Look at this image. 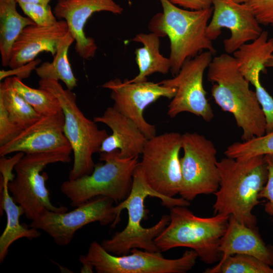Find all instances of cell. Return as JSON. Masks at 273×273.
I'll return each mask as SVG.
<instances>
[{"instance_id": "2e32d148", "label": "cell", "mask_w": 273, "mask_h": 273, "mask_svg": "<svg viewBox=\"0 0 273 273\" xmlns=\"http://www.w3.org/2000/svg\"><path fill=\"white\" fill-rule=\"evenodd\" d=\"M123 9L114 0H58L53 10L57 18L65 20L74 38L75 50L82 58H93L98 47L94 38L86 36L84 27L96 12L106 11L116 15Z\"/></svg>"}, {"instance_id": "9a60e30c", "label": "cell", "mask_w": 273, "mask_h": 273, "mask_svg": "<svg viewBox=\"0 0 273 273\" xmlns=\"http://www.w3.org/2000/svg\"><path fill=\"white\" fill-rule=\"evenodd\" d=\"M213 12L206 34L211 40L228 29L230 36L223 40L226 53L233 54L241 46L257 38L263 31L250 9L233 0H212Z\"/></svg>"}, {"instance_id": "3957f363", "label": "cell", "mask_w": 273, "mask_h": 273, "mask_svg": "<svg viewBox=\"0 0 273 273\" xmlns=\"http://www.w3.org/2000/svg\"><path fill=\"white\" fill-rule=\"evenodd\" d=\"M148 196L159 198L164 206L169 208L177 206L187 207L190 204V201L181 197L167 199L155 192L147 183L139 163L133 173L132 187L128 196L115 206L119 220L121 211L127 210V224L122 231L101 243L108 252L117 255H125L134 248L150 252H160L154 240L169 224L170 216L163 215L154 225L143 227L141 222L147 215L145 200Z\"/></svg>"}, {"instance_id": "4dcf8cb0", "label": "cell", "mask_w": 273, "mask_h": 273, "mask_svg": "<svg viewBox=\"0 0 273 273\" xmlns=\"http://www.w3.org/2000/svg\"><path fill=\"white\" fill-rule=\"evenodd\" d=\"M23 13L36 25L47 26L55 24L58 20L50 6L31 4H18Z\"/></svg>"}, {"instance_id": "7a4b0ae2", "label": "cell", "mask_w": 273, "mask_h": 273, "mask_svg": "<svg viewBox=\"0 0 273 273\" xmlns=\"http://www.w3.org/2000/svg\"><path fill=\"white\" fill-rule=\"evenodd\" d=\"M217 165L220 180L214 194V214L233 215L247 226H255L252 210L260 203L259 194L267 179L264 156L242 160L226 157Z\"/></svg>"}, {"instance_id": "8d00e7d4", "label": "cell", "mask_w": 273, "mask_h": 273, "mask_svg": "<svg viewBox=\"0 0 273 273\" xmlns=\"http://www.w3.org/2000/svg\"><path fill=\"white\" fill-rule=\"evenodd\" d=\"M18 4H31L41 5L43 6L49 5L52 0H15Z\"/></svg>"}, {"instance_id": "ac0fdd59", "label": "cell", "mask_w": 273, "mask_h": 273, "mask_svg": "<svg viewBox=\"0 0 273 273\" xmlns=\"http://www.w3.org/2000/svg\"><path fill=\"white\" fill-rule=\"evenodd\" d=\"M68 31L67 23L64 20L50 26L34 24L26 27L12 47L8 66L12 69L23 67L41 52L54 56L60 40Z\"/></svg>"}, {"instance_id": "5b68a950", "label": "cell", "mask_w": 273, "mask_h": 273, "mask_svg": "<svg viewBox=\"0 0 273 273\" xmlns=\"http://www.w3.org/2000/svg\"><path fill=\"white\" fill-rule=\"evenodd\" d=\"M169 216V224L154 240L160 252L188 247L195 251L205 263L220 260L219 245L230 216L217 214L210 217H199L181 206L170 208Z\"/></svg>"}, {"instance_id": "83f0119b", "label": "cell", "mask_w": 273, "mask_h": 273, "mask_svg": "<svg viewBox=\"0 0 273 273\" xmlns=\"http://www.w3.org/2000/svg\"><path fill=\"white\" fill-rule=\"evenodd\" d=\"M205 273H273V268L264 261L251 255L236 254L221 259Z\"/></svg>"}, {"instance_id": "4fadbf2b", "label": "cell", "mask_w": 273, "mask_h": 273, "mask_svg": "<svg viewBox=\"0 0 273 273\" xmlns=\"http://www.w3.org/2000/svg\"><path fill=\"white\" fill-rule=\"evenodd\" d=\"M213 54L204 51L186 61L179 72L172 78L159 83L176 89L175 96L168 106L167 115L174 118L183 112H189L201 117L206 122L214 117L211 105L206 97L203 86L205 70L212 59Z\"/></svg>"}, {"instance_id": "8fae6325", "label": "cell", "mask_w": 273, "mask_h": 273, "mask_svg": "<svg viewBox=\"0 0 273 273\" xmlns=\"http://www.w3.org/2000/svg\"><path fill=\"white\" fill-rule=\"evenodd\" d=\"M181 135L169 132L148 139L139 162L150 187L167 199L179 194L181 189Z\"/></svg>"}, {"instance_id": "ba28073f", "label": "cell", "mask_w": 273, "mask_h": 273, "mask_svg": "<svg viewBox=\"0 0 273 273\" xmlns=\"http://www.w3.org/2000/svg\"><path fill=\"white\" fill-rule=\"evenodd\" d=\"M72 150L25 154L14 167L15 174L8 183V189L14 201L21 206L24 215L31 221L37 218L46 210L62 213L68 211L65 206L54 205L46 185L48 175L41 174L51 164L71 161Z\"/></svg>"}, {"instance_id": "ffe728a7", "label": "cell", "mask_w": 273, "mask_h": 273, "mask_svg": "<svg viewBox=\"0 0 273 273\" xmlns=\"http://www.w3.org/2000/svg\"><path fill=\"white\" fill-rule=\"evenodd\" d=\"M93 120L105 124L112 132L102 142L99 153L118 150L120 157L124 158L142 155L148 139L132 120L113 107L107 108L102 115Z\"/></svg>"}, {"instance_id": "8992f818", "label": "cell", "mask_w": 273, "mask_h": 273, "mask_svg": "<svg viewBox=\"0 0 273 273\" xmlns=\"http://www.w3.org/2000/svg\"><path fill=\"white\" fill-rule=\"evenodd\" d=\"M38 85L56 97L64 115L63 131L72 147L74 158L68 179L90 174L95 165L93 155L99 153L102 142L109 134L83 114L77 106L75 94L64 89L59 80L40 79Z\"/></svg>"}, {"instance_id": "f546056e", "label": "cell", "mask_w": 273, "mask_h": 273, "mask_svg": "<svg viewBox=\"0 0 273 273\" xmlns=\"http://www.w3.org/2000/svg\"><path fill=\"white\" fill-rule=\"evenodd\" d=\"M260 73H256L250 80V83L255 87L257 100L265 118L266 132H268L273 128V98L261 84Z\"/></svg>"}, {"instance_id": "9c48e42d", "label": "cell", "mask_w": 273, "mask_h": 273, "mask_svg": "<svg viewBox=\"0 0 273 273\" xmlns=\"http://www.w3.org/2000/svg\"><path fill=\"white\" fill-rule=\"evenodd\" d=\"M130 254L117 255L95 241L85 255L98 273H186L195 265L198 255L192 249L176 259L164 258L161 252L133 248Z\"/></svg>"}, {"instance_id": "1f68e13d", "label": "cell", "mask_w": 273, "mask_h": 273, "mask_svg": "<svg viewBox=\"0 0 273 273\" xmlns=\"http://www.w3.org/2000/svg\"><path fill=\"white\" fill-rule=\"evenodd\" d=\"M244 3L260 24L273 26V0H247Z\"/></svg>"}, {"instance_id": "6da1fadb", "label": "cell", "mask_w": 273, "mask_h": 273, "mask_svg": "<svg viewBox=\"0 0 273 273\" xmlns=\"http://www.w3.org/2000/svg\"><path fill=\"white\" fill-rule=\"evenodd\" d=\"M207 78L213 83L211 95L216 104L231 113L242 131V141L266 132V120L255 91L240 71L236 59L224 53L212 58Z\"/></svg>"}, {"instance_id": "d4e9b609", "label": "cell", "mask_w": 273, "mask_h": 273, "mask_svg": "<svg viewBox=\"0 0 273 273\" xmlns=\"http://www.w3.org/2000/svg\"><path fill=\"white\" fill-rule=\"evenodd\" d=\"M74 38L68 31L60 40L52 62H46L35 68L40 79L61 80L67 88L72 90L77 86V79L68 59V51Z\"/></svg>"}, {"instance_id": "5bb4252c", "label": "cell", "mask_w": 273, "mask_h": 273, "mask_svg": "<svg viewBox=\"0 0 273 273\" xmlns=\"http://www.w3.org/2000/svg\"><path fill=\"white\" fill-rule=\"evenodd\" d=\"M102 87L111 91L114 101L113 107L121 114L132 120L148 139L156 135L155 125L148 123L144 117L146 108L159 98L172 99L176 89L158 83L147 81L130 82L128 79L110 80Z\"/></svg>"}, {"instance_id": "d6a6232c", "label": "cell", "mask_w": 273, "mask_h": 273, "mask_svg": "<svg viewBox=\"0 0 273 273\" xmlns=\"http://www.w3.org/2000/svg\"><path fill=\"white\" fill-rule=\"evenodd\" d=\"M23 130L10 119L6 108L0 103V147L13 140Z\"/></svg>"}, {"instance_id": "e575fe53", "label": "cell", "mask_w": 273, "mask_h": 273, "mask_svg": "<svg viewBox=\"0 0 273 273\" xmlns=\"http://www.w3.org/2000/svg\"><path fill=\"white\" fill-rule=\"evenodd\" d=\"M172 4L191 10H201L212 7V0H169Z\"/></svg>"}, {"instance_id": "277c9868", "label": "cell", "mask_w": 273, "mask_h": 273, "mask_svg": "<svg viewBox=\"0 0 273 273\" xmlns=\"http://www.w3.org/2000/svg\"><path fill=\"white\" fill-rule=\"evenodd\" d=\"M163 12L155 14L149 22L151 32L167 36L170 42V71L174 76L186 60L203 51L213 54L216 50L206 34L213 8L201 10L183 9L169 0H159Z\"/></svg>"}, {"instance_id": "44dd1931", "label": "cell", "mask_w": 273, "mask_h": 273, "mask_svg": "<svg viewBox=\"0 0 273 273\" xmlns=\"http://www.w3.org/2000/svg\"><path fill=\"white\" fill-rule=\"evenodd\" d=\"M219 251L224 259L236 254L254 256L273 266V248L265 244L255 226H249L230 215L227 229L221 238Z\"/></svg>"}, {"instance_id": "52a82bcc", "label": "cell", "mask_w": 273, "mask_h": 273, "mask_svg": "<svg viewBox=\"0 0 273 273\" xmlns=\"http://www.w3.org/2000/svg\"><path fill=\"white\" fill-rule=\"evenodd\" d=\"M138 158H122L118 150L100 153V160L105 163L96 164L89 174L64 181L61 192L74 207L99 196L120 203L130 192Z\"/></svg>"}, {"instance_id": "d590c367", "label": "cell", "mask_w": 273, "mask_h": 273, "mask_svg": "<svg viewBox=\"0 0 273 273\" xmlns=\"http://www.w3.org/2000/svg\"><path fill=\"white\" fill-rule=\"evenodd\" d=\"M79 261L81 264V272H93L94 267L91 263L86 258L85 255H82L80 256Z\"/></svg>"}, {"instance_id": "d6986e66", "label": "cell", "mask_w": 273, "mask_h": 273, "mask_svg": "<svg viewBox=\"0 0 273 273\" xmlns=\"http://www.w3.org/2000/svg\"><path fill=\"white\" fill-rule=\"evenodd\" d=\"M17 161L15 156L10 159L2 157L0 159V214L2 215L4 211L7 217L6 228L0 237L1 263L14 242L23 238L32 240L41 235L39 230L20 223V217L24 215V211L14 201L9 191L8 183L14 177L12 170Z\"/></svg>"}, {"instance_id": "836d02e7", "label": "cell", "mask_w": 273, "mask_h": 273, "mask_svg": "<svg viewBox=\"0 0 273 273\" xmlns=\"http://www.w3.org/2000/svg\"><path fill=\"white\" fill-rule=\"evenodd\" d=\"M268 174L267 181L259 194V198H265L267 202L264 210L269 215H273V154L264 156Z\"/></svg>"}, {"instance_id": "74e56055", "label": "cell", "mask_w": 273, "mask_h": 273, "mask_svg": "<svg viewBox=\"0 0 273 273\" xmlns=\"http://www.w3.org/2000/svg\"><path fill=\"white\" fill-rule=\"evenodd\" d=\"M265 67L273 68V54L271 55L265 64Z\"/></svg>"}, {"instance_id": "30bf717a", "label": "cell", "mask_w": 273, "mask_h": 273, "mask_svg": "<svg viewBox=\"0 0 273 273\" xmlns=\"http://www.w3.org/2000/svg\"><path fill=\"white\" fill-rule=\"evenodd\" d=\"M181 197L190 201L199 195L214 194L220 180L214 144L203 135L187 132L181 135Z\"/></svg>"}, {"instance_id": "7c38bea8", "label": "cell", "mask_w": 273, "mask_h": 273, "mask_svg": "<svg viewBox=\"0 0 273 273\" xmlns=\"http://www.w3.org/2000/svg\"><path fill=\"white\" fill-rule=\"evenodd\" d=\"M115 202L111 199L99 196L90 200L69 212H55L44 210L29 226L48 234L56 244L68 245L76 232L85 225L98 222L102 225L115 227L119 222L115 210Z\"/></svg>"}, {"instance_id": "603a6c76", "label": "cell", "mask_w": 273, "mask_h": 273, "mask_svg": "<svg viewBox=\"0 0 273 273\" xmlns=\"http://www.w3.org/2000/svg\"><path fill=\"white\" fill-rule=\"evenodd\" d=\"M15 0H0V53L4 67L9 66L12 47L27 26L35 24L17 10Z\"/></svg>"}, {"instance_id": "f1b7e54d", "label": "cell", "mask_w": 273, "mask_h": 273, "mask_svg": "<svg viewBox=\"0 0 273 273\" xmlns=\"http://www.w3.org/2000/svg\"><path fill=\"white\" fill-rule=\"evenodd\" d=\"M224 154L227 157L239 160L273 154V128L261 136L230 145Z\"/></svg>"}, {"instance_id": "f35d334b", "label": "cell", "mask_w": 273, "mask_h": 273, "mask_svg": "<svg viewBox=\"0 0 273 273\" xmlns=\"http://www.w3.org/2000/svg\"><path fill=\"white\" fill-rule=\"evenodd\" d=\"M233 1L239 3H244L247 0H233Z\"/></svg>"}, {"instance_id": "7402d4cb", "label": "cell", "mask_w": 273, "mask_h": 273, "mask_svg": "<svg viewBox=\"0 0 273 273\" xmlns=\"http://www.w3.org/2000/svg\"><path fill=\"white\" fill-rule=\"evenodd\" d=\"M155 33H140L131 40L141 42L143 47L135 51V61L139 73L133 78L128 80L130 82L147 80V77L156 72L166 74L171 69L169 58L162 55L159 51L160 38Z\"/></svg>"}, {"instance_id": "4316f807", "label": "cell", "mask_w": 273, "mask_h": 273, "mask_svg": "<svg viewBox=\"0 0 273 273\" xmlns=\"http://www.w3.org/2000/svg\"><path fill=\"white\" fill-rule=\"evenodd\" d=\"M12 84L16 92L40 115H52L62 111L58 99L48 90L31 87L17 76L12 77Z\"/></svg>"}, {"instance_id": "cb8c5ba5", "label": "cell", "mask_w": 273, "mask_h": 273, "mask_svg": "<svg viewBox=\"0 0 273 273\" xmlns=\"http://www.w3.org/2000/svg\"><path fill=\"white\" fill-rule=\"evenodd\" d=\"M272 54L273 37L268 38V32L263 30L257 38L243 44L233 54L240 71L249 81L255 71L265 70V64Z\"/></svg>"}, {"instance_id": "e0dca14e", "label": "cell", "mask_w": 273, "mask_h": 273, "mask_svg": "<svg viewBox=\"0 0 273 273\" xmlns=\"http://www.w3.org/2000/svg\"><path fill=\"white\" fill-rule=\"evenodd\" d=\"M64 121L63 111L41 116L13 140L1 146V157L12 153L32 154L59 150H72L64 133Z\"/></svg>"}, {"instance_id": "484cf974", "label": "cell", "mask_w": 273, "mask_h": 273, "mask_svg": "<svg viewBox=\"0 0 273 273\" xmlns=\"http://www.w3.org/2000/svg\"><path fill=\"white\" fill-rule=\"evenodd\" d=\"M0 103L6 108L10 119L22 129L41 116L13 88L12 77L6 78L0 83Z\"/></svg>"}]
</instances>
